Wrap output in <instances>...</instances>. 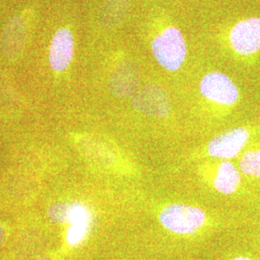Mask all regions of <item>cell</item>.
I'll use <instances>...</instances> for the list:
<instances>
[{
    "mask_svg": "<svg viewBox=\"0 0 260 260\" xmlns=\"http://www.w3.org/2000/svg\"><path fill=\"white\" fill-rule=\"evenodd\" d=\"M241 172L229 160L221 162L214 178V188L223 195H233L241 184Z\"/></svg>",
    "mask_w": 260,
    "mask_h": 260,
    "instance_id": "8fae6325",
    "label": "cell"
},
{
    "mask_svg": "<svg viewBox=\"0 0 260 260\" xmlns=\"http://www.w3.org/2000/svg\"><path fill=\"white\" fill-rule=\"evenodd\" d=\"M35 260H51L50 258H48V257H40V258H37V259Z\"/></svg>",
    "mask_w": 260,
    "mask_h": 260,
    "instance_id": "ac0fdd59",
    "label": "cell"
},
{
    "mask_svg": "<svg viewBox=\"0 0 260 260\" xmlns=\"http://www.w3.org/2000/svg\"><path fill=\"white\" fill-rule=\"evenodd\" d=\"M200 92L206 100L225 106H233L240 96L239 90L233 80L219 72L209 73L202 78Z\"/></svg>",
    "mask_w": 260,
    "mask_h": 260,
    "instance_id": "3957f363",
    "label": "cell"
},
{
    "mask_svg": "<svg viewBox=\"0 0 260 260\" xmlns=\"http://www.w3.org/2000/svg\"><path fill=\"white\" fill-rule=\"evenodd\" d=\"M48 219L56 223H73L88 225L89 213L83 205L73 202H57L47 209Z\"/></svg>",
    "mask_w": 260,
    "mask_h": 260,
    "instance_id": "30bf717a",
    "label": "cell"
},
{
    "mask_svg": "<svg viewBox=\"0 0 260 260\" xmlns=\"http://www.w3.org/2000/svg\"><path fill=\"white\" fill-rule=\"evenodd\" d=\"M132 107L150 117L165 118L170 113V100L164 88L157 84H149L133 95Z\"/></svg>",
    "mask_w": 260,
    "mask_h": 260,
    "instance_id": "8992f818",
    "label": "cell"
},
{
    "mask_svg": "<svg viewBox=\"0 0 260 260\" xmlns=\"http://www.w3.org/2000/svg\"><path fill=\"white\" fill-rule=\"evenodd\" d=\"M27 36V27L24 19L14 16L8 19L2 29L0 48L4 57L10 61H16L22 54Z\"/></svg>",
    "mask_w": 260,
    "mask_h": 260,
    "instance_id": "52a82bcc",
    "label": "cell"
},
{
    "mask_svg": "<svg viewBox=\"0 0 260 260\" xmlns=\"http://www.w3.org/2000/svg\"><path fill=\"white\" fill-rule=\"evenodd\" d=\"M238 167L243 175L260 178V147L245 151L239 160Z\"/></svg>",
    "mask_w": 260,
    "mask_h": 260,
    "instance_id": "4fadbf2b",
    "label": "cell"
},
{
    "mask_svg": "<svg viewBox=\"0 0 260 260\" xmlns=\"http://www.w3.org/2000/svg\"><path fill=\"white\" fill-rule=\"evenodd\" d=\"M129 5V0H104L101 12L100 22L105 29L117 27L124 19Z\"/></svg>",
    "mask_w": 260,
    "mask_h": 260,
    "instance_id": "7c38bea8",
    "label": "cell"
},
{
    "mask_svg": "<svg viewBox=\"0 0 260 260\" xmlns=\"http://www.w3.org/2000/svg\"><path fill=\"white\" fill-rule=\"evenodd\" d=\"M86 228L87 225H81V224H75L73 229L71 230V234L70 238L72 242H77L80 240L86 233Z\"/></svg>",
    "mask_w": 260,
    "mask_h": 260,
    "instance_id": "9a60e30c",
    "label": "cell"
},
{
    "mask_svg": "<svg viewBox=\"0 0 260 260\" xmlns=\"http://www.w3.org/2000/svg\"><path fill=\"white\" fill-rule=\"evenodd\" d=\"M233 260H253L252 258L250 257H247V256H237L235 258H233Z\"/></svg>",
    "mask_w": 260,
    "mask_h": 260,
    "instance_id": "e0dca14e",
    "label": "cell"
},
{
    "mask_svg": "<svg viewBox=\"0 0 260 260\" xmlns=\"http://www.w3.org/2000/svg\"><path fill=\"white\" fill-rule=\"evenodd\" d=\"M159 221L171 233L188 235L195 233L205 224L206 215L202 208L173 204L165 206L160 211Z\"/></svg>",
    "mask_w": 260,
    "mask_h": 260,
    "instance_id": "7a4b0ae2",
    "label": "cell"
},
{
    "mask_svg": "<svg viewBox=\"0 0 260 260\" xmlns=\"http://www.w3.org/2000/svg\"><path fill=\"white\" fill-rule=\"evenodd\" d=\"M230 44L238 55H255L260 51V18L251 17L235 23L230 32Z\"/></svg>",
    "mask_w": 260,
    "mask_h": 260,
    "instance_id": "277c9868",
    "label": "cell"
},
{
    "mask_svg": "<svg viewBox=\"0 0 260 260\" xmlns=\"http://www.w3.org/2000/svg\"><path fill=\"white\" fill-rule=\"evenodd\" d=\"M79 147L82 149L84 154L99 161L100 163L105 164V163H108L110 160L108 152L104 150L103 146L95 144L93 140L83 139L81 141Z\"/></svg>",
    "mask_w": 260,
    "mask_h": 260,
    "instance_id": "5bb4252c",
    "label": "cell"
},
{
    "mask_svg": "<svg viewBox=\"0 0 260 260\" xmlns=\"http://www.w3.org/2000/svg\"><path fill=\"white\" fill-rule=\"evenodd\" d=\"M141 77L138 68L128 61L121 62L112 73L109 90L117 98H126L135 93Z\"/></svg>",
    "mask_w": 260,
    "mask_h": 260,
    "instance_id": "9c48e42d",
    "label": "cell"
},
{
    "mask_svg": "<svg viewBox=\"0 0 260 260\" xmlns=\"http://www.w3.org/2000/svg\"><path fill=\"white\" fill-rule=\"evenodd\" d=\"M251 128L239 126L223 131L209 141L207 152L210 156L230 160L236 157L251 137Z\"/></svg>",
    "mask_w": 260,
    "mask_h": 260,
    "instance_id": "5b68a950",
    "label": "cell"
},
{
    "mask_svg": "<svg viewBox=\"0 0 260 260\" xmlns=\"http://www.w3.org/2000/svg\"><path fill=\"white\" fill-rule=\"evenodd\" d=\"M75 54V40L68 28H61L51 40L49 48V65L57 73L64 72L71 65Z\"/></svg>",
    "mask_w": 260,
    "mask_h": 260,
    "instance_id": "ba28073f",
    "label": "cell"
},
{
    "mask_svg": "<svg viewBox=\"0 0 260 260\" xmlns=\"http://www.w3.org/2000/svg\"><path fill=\"white\" fill-rule=\"evenodd\" d=\"M7 235H8V233H7L6 228L0 223V248H2V246L7 240Z\"/></svg>",
    "mask_w": 260,
    "mask_h": 260,
    "instance_id": "2e32d148",
    "label": "cell"
},
{
    "mask_svg": "<svg viewBox=\"0 0 260 260\" xmlns=\"http://www.w3.org/2000/svg\"><path fill=\"white\" fill-rule=\"evenodd\" d=\"M152 53L158 64L168 72H177L187 55L185 40L177 27H167L152 41Z\"/></svg>",
    "mask_w": 260,
    "mask_h": 260,
    "instance_id": "6da1fadb",
    "label": "cell"
}]
</instances>
